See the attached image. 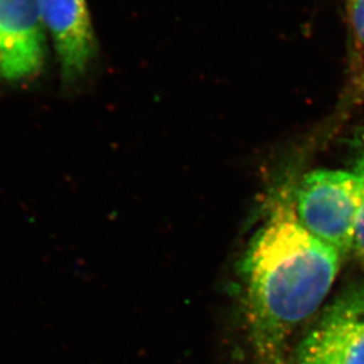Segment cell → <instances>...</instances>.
<instances>
[{"label":"cell","instance_id":"obj_3","mask_svg":"<svg viewBox=\"0 0 364 364\" xmlns=\"http://www.w3.org/2000/svg\"><path fill=\"white\" fill-rule=\"evenodd\" d=\"M291 364H364V283L351 285L324 308Z\"/></svg>","mask_w":364,"mask_h":364},{"label":"cell","instance_id":"obj_8","mask_svg":"<svg viewBox=\"0 0 364 364\" xmlns=\"http://www.w3.org/2000/svg\"><path fill=\"white\" fill-rule=\"evenodd\" d=\"M363 90H364V78H363Z\"/></svg>","mask_w":364,"mask_h":364},{"label":"cell","instance_id":"obj_1","mask_svg":"<svg viewBox=\"0 0 364 364\" xmlns=\"http://www.w3.org/2000/svg\"><path fill=\"white\" fill-rule=\"evenodd\" d=\"M341 262L299 223L292 200L276 203L247 247L242 272L258 364H291L289 340L326 299Z\"/></svg>","mask_w":364,"mask_h":364},{"label":"cell","instance_id":"obj_5","mask_svg":"<svg viewBox=\"0 0 364 364\" xmlns=\"http://www.w3.org/2000/svg\"><path fill=\"white\" fill-rule=\"evenodd\" d=\"M44 26L55 44L64 82L86 73L97 51L85 0H39Z\"/></svg>","mask_w":364,"mask_h":364},{"label":"cell","instance_id":"obj_2","mask_svg":"<svg viewBox=\"0 0 364 364\" xmlns=\"http://www.w3.org/2000/svg\"><path fill=\"white\" fill-rule=\"evenodd\" d=\"M362 198L361 179L354 171L315 170L303 176L292 204L303 228L343 259L354 251Z\"/></svg>","mask_w":364,"mask_h":364},{"label":"cell","instance_id":"obj_4","mask_svg":"<svg viewBox=\"0 0 364 364\" xmlns=\"http://www.w3.org/2000/svg\"><path fill=\"white\" fill-rule=\"evenodd\" d=\"M45 26L39 0H0V77L35 76L45 59Z\"/></svg>","mask_w":364,"mask_h":364},{"label":"cell","instance_id":"obj_6","mask_svg":"<svg viewBox=\"0 0 364 364\" xmlns=\"http://www.w3.org/2000/svg\"><path fill=\"white\" fill-rule=\"evenodd\" d=\"M354 172L361 179L362 191H363L361 213H360V218H358V231H356V237H355L354 252L358 256V259L364 264V154L361 159H358Z\"/></svg>","mask_w":364,"mask_h":364},{"label":"cell","instance_id":"obj_7","mask_svg":"<svg viewBox=\"0 0 364 364\" xmlns=\"http://www.w3.org/2000/svg\"><path fill=\"white\" fill-rule=\"evenodd\" d=\"M351 18L358 41L364 48V0H351Z\"/></svg>","mask_w":364,"mask_h":364}]
</instances>
